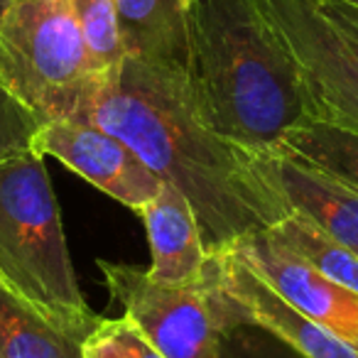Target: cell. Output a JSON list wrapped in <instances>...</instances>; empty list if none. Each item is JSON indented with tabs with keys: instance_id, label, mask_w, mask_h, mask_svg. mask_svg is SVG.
I'll use <instances>...</instances> for the list:
<instances>
[{
	"instance_id": "cell-1",
	"label": "cell",
	"mask_w": 358,
	"mask_h": 358,
	"mask_svg": "<svg viewBox=\"0 0 358 358\" xmlns=\"http://www.w3.org/2000/svg\"><path fill=\"white\" fill-rule=\"evenodd\" d=\"M86 120L130 145L162 182L187 196L209 255L292 214L265 172L260 150L214 133L192 113L179 66L125 57L101 81Z\"/></svg>"
},
{
	"instance_id": "cell-2",
	"label": "cell",
	"mask_w": 358,
	"mask_h": 358,
	"mask_svg": "<svg viewBox=\"0 0 358 358\" xmlns=\"http://www.w3.org/2000/svg\"><path fill=\"white\" fill-rule=\"evenodd\" d=\"M182 76L199 123L245 148H275L312 118L297 64L258 0H194Z\"/></svg>"
},
{
	"instance_id": "cell-3",
	"label": "cell",
	"mask_w": 358,
	"mask_h": 358,
	"mask_svg": "<svg viewBox=\"0 0 358 358\" xmlns=\"http://www.w3.org/2000/svg\"><path fill=\"white\" fill-rule=\"evenodd\" d=\"M0 280L81 341L101 319L79 289L45 157L32 148L0 162Z\"/></svg>"
},
{
	"instance_id": "cell-4",
	"label": "cell",
	"mask_w": 358,
	"mask_h": 358,
	"mask_svg": "<svg viewBox=\"0 0 358 358\" xmlns=\"http://www.w3.org/2000/svg\"><path fill=\"white\" fill-rule=\"evenodd\" d=\"M0 84L42 123L89 118L101 79L66 0L0 8Z\"/></svg>"
},
{
	"instance_id": "cell-5",
	"label": "cell",
	"mask_w": 358,
	"mask_h": 358,
	"mask_svg": "<svg viewBox=\"0 0 358 358\" xmlns=\"http://www.w3.org/2000/svg\"><path fill=\"white\" fill-rule=\"evenodd\" d=\"M99 268L125 319L164 358H216L229 322L209 273L199 282L172 285L135 265L99 263Z\"/></svg>"
},
{
	"instance_id": "cell-6",
	"label": "cell",
	"mask_w": 358,
	"mask_h": 358,
	"mask_svg": "<svg viewBox=\"0 0 358 358\" xmlns=\"http://www.w3.org/2000/svg\"><path fill=\"white\" fill-rule=\"evenodd\" d=\"M302 76L314 120L358 133V40L319 0H258Z\"/></svg>"
},
{
	"instance_id": "cell-7",
	"label": "cell",
	"mask_w": 358,
	"mask_h": 358,
	"mask_svg": "<svg viewBox=\"0 0 358 358\" xmlns=\"http://www.w3.org/2000/svg\"><path fill=\"white\" fill-rule=\"evenodd\" d=\"M206 273L221 299L229 327L253 324L273 334L302 358H358V348L294 309L234 248L209 255Z\"/></svg>"
},
{
	"instance_id": "cell-8",
	"label": "cell",
	"mask_w": 358,
	"mask_h": 358,
	"mask_svg": "<svg viewBox=\"0 0 358 358\" xmlns=\"http://www.w3.org/2000/svg\"><path fill=\"white\" fill-rule=\"evenodd\" d=\"M32 150L59 159L89 185L138 214L157 196L162 179L130 145L91 120H50L32 138Z\"/></svg>"
},
{
	"instance_id": "cell-9",
	"label": "cell",
	"mask_w": 358,
	"mask_h": 358,
	"mask_svg": "<svg viewBox=\"0 0 358 358\" xmlns=\"http://www.w3.org/2000/svg\"><path fill=\"white\" fill-rule=\"evenodd\" d=\"M231 248L294 309L358 348V292L319 275L268 231L248 236Z\"/></svg>"
},
{
	"instance_id": "cell-10",
	"label": "cell",
	"mask_w": 358,
	"mask_h": 358,
	"mask_svg": "<svg viewBox=\"0 0 358 358\" xmlns=\"http://www.w3.org/2000/svg\"><path fill=\"white\" fill-rule=\"evenodd\" d=\"M263 167L287 201L289 211L309 219L314 226L358 253V192L287 157L280 150H260Z\"/></svg>"
},
{
	"instance_id": "cell-11",
	"label": "cell",
	"mask_w": 358,
	"mask_h": 358,
	"mask_svg": "<svg viewBox=\"0 0 358 358\" xmlns=\"http://www.w3.org/2000/svg\"><path fill=\"white\" fill-rule=\"evenodd\" d=\"M143 216L150 241L148 275L159 282L192 285L206 278L209 250L192 204L177 187L162 182L157 196L138 211Z\"/></svg>"
},
{
	"instance_id": "cell-12",
	"label": "cell",
	"mask_w": 358,
	"mask_h": 358,
	"mask_svg": "<svg viewBox=\"0 0 358 358\" xmlns=\"http://www.w3.org/2000/svg\"><path fill=\"white\" fill-rule=\"evenodd\" d=\"M115 6L128 57L185 66L187 0H115Z\"/></svg>"
},
{
	"instance_id": "cell-13",
	"label": "cell",
	"mask_w": 358,
	"mask_h": 358,
	"mask_svg": "<svg viewBox=\"0 0 358 358\" xmlns=\"http://www.w3.org/2000/svg\"><path fill=\"white\" fill-rule=\"evenodd\" d=\"M287 157L319 169L327 177L358 192V133L307 118L292 125L275 145Z\"/></svg>"
},
{
	"instance_id": "cell-14",
	"label": "cell",
	"mask_w": 358,
	"mask_h": 358,
	"mask_svg": "<svg viewBox=\"0 0 358 358\" xmlns=\"http://www.w3.org/2000/svg\"><path fill=\"white\" fill-rule=\"evenodd\" d=\"M0 353L6 358H84L81 338L55 327L0 287Z\"/></svg>"
},
{
	"instance_id": "cell-15",
	"label": "cell",
	"mask_w": 358,
	"mask_h": 358,
	"mask_svg": "<svg viewBox=\"0 0 358 358\" xmlns=\"http://www.w3.org/2000/svg\"><path fill=\"white\" fill-rule=\"evenodd\" d=\"M268 234L275 241H280L285 248L292 250L294 255H299L319 275L358 292V253L324 234L309 219L292 211L282 221L270 226Z\"/></svg>"
},
{
	"instance_id": "cell-16",
	"label": "cell",
	"mask_w": 358,
	"mask_h": 358,
	"mask_svg": "<svg viewBox=\"0 0 358 358\" xmlns=\"http://www.w3.org/2000/svg\"><path fill=\"white\" fill-rule=\"evenodd\" d=\"M66 3H69L71 15L84 37L96 76L101 81L113 76L128 57L123 35H120L115 0H66Z\"/></svg>"
},
{
	"instance_id": "cell-17",
	"label": "cell",
	"mask_w": 358,
	"mask_h": 358,
	"mask_svg": "<svg viewBox=\"0 0 358 358\" xmlns=\"http://www.w3.org/2000/svg\"><path fill=\"white\" fill-rule=\"evenodd\" d=\"M84 358H164L130 319H99L81 341Z\"/></svg>"
},
{
	"instance_id": "cell-18",
	"label": "cell",
	"mask_w": 358,
	"mask_h": 358,
	"mask_svg": "<svg viewBox=\"0 0 358 358\" xmlns=\"http://www.w3.org/2000/svg\"><path fill=\"white\" fill-rule=\"evenodd\" d=\"M42 120L0 84V162L32 148Z\"/></svg>"
},
{
	"instance_id": "cell-19",
	"label": "cell",
	"mask_w": 358,
	"mask_h": 358,
	"mask_svg": "<svg viewBox=\"0 0 358 358\" xmlns=\"http://www.w3.org/2000/svg\"><path fill=\"white\" fill-rule=\"evenodd\" d=\"M216 358H302L294 348L253 324H234L221 336Z\"/></svg>"
},
{
	"instance_id": "cell-20",
	"label": "cell",
	"mask_w": 358,
	"mask_h": 358,
	"mask_svg": "<svg viewBox=\"0 0 358 358\" xmlns=\"http://www.w3.org/2000/svg\"><path fill=\"white\" fill-rule=\"evenodd\" d=\"M319 6L343 32L358 40V6H353L348 0H319Z\"/></svg>"
},
{
	"instance_id": "cell-21",
	"label": "cell",
	"mask_w": 358,
	"mask_h": 358,
	"mask_svg": "<svg viewBox=\"0 0 358 358\" xmlns=\"http://www.w3.org/2000/svg\"><path fill=\"white\" fill-rule=\"evenodd\" d=\"M6 3H8V0H0V8H3V6H6Z\"/></svg>"
},
{
	"instance_id": "cell-22",
	"label": "cell",
	"mask_w": 358,
	"mask_h": 358,
	"mask_svg": "<svg viewBox=\"0 0 358 358\" xmlns=\"http://www.w3.org/2000/svg\"><path fill=\"white\" fill-rule=\"evenodd\" d=\"M348 3H353V6H358V0H348Z\"/></svg>"
},
{
	"instance_id": "cell-23",
	"label": "cell",
	"mask_w": 358,
	"mask_h": 358,
	"mask_svg": "<svg viewBox=\"0 0 358 358\" xmlns=\"http://www.w3.org/2000/svg\"><path fill=\"white\" fill-rule=\"evenodd\" d=\"M187 3H189V6H192V3H194V0H187Z\"/></svg>"
},
{
	"instance_id": "cell-24",
	"label": "cell",
	"mask_w": 358,
	"mask_h": 358,
	"mask_svg": "<svg viewBox=\"0 0 358 358\" xmlns=\"http://www.w3.org/2000/svg\"><path fill=\"white\" fill-rule=\"evenodd\" d=\"M0 287H3V280H0Z\"/></svg>"
},
{
	"instance_id": "cell-25",
	"label": "cell",
	"mask_w": 358,
	"mask_h": 358,
	"mask_svg": "<svg viewBox=\"0 0 358 358\" xmlns=\"http://www.w3.org/2000/svg\"><path fill=\"white\" fill-rule=\"evenodd\" d=\"M0 358H6V356H3V353H0Z\"/></svg>"
}]
</instances>
